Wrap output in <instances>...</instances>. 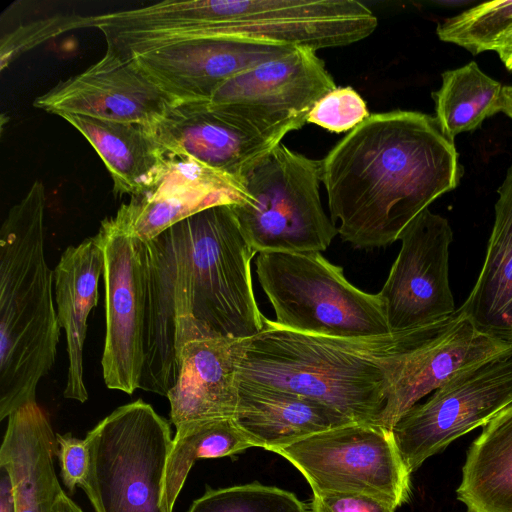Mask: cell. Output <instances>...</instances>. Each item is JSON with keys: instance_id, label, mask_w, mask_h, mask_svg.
<instances>
[{"instance_id": "obj_1", "label": "cell", "mask_w": 512, "mask_h": 512, "mask_svg": "<svg viewBox=\"0 0 512 512\" xmlns=\"http://www.w3.org/2000/svg\"><path fill=\"white\" fill-rule=\"evenodd\" d=\"M454 140L428 114L370 115L321 160V179L338 234L356 249L386 247L441 195L460 183Z\"/></svg>"}, {"instance_id": "obj_2", "label": "cell", "mask_w": 512, "mask_h": 512, "mask_svg": "<svg viewBox=\"0 0 512 512\" xmlns=\"http://www.w3.org/2000/svg\"><path fill=\"white\" fill-rule=\"evenodd\" d=\"M263 329L238 340V380L303 395L353 422L380 425L390 393L429 326L370 337L288 330L264 316Z\"/></svg>"}, {"instance_id": "obj_3", "label": "cell", "mask_w": 512, "mask_h": 512, "mask_svg": "<svg viewBox=\"0 0 512 512\" xmlns=\"http://www.w3.org/2000/svg\"><path fill=\"white\" fill-rule=\"evenodd\" d=\"M45 203L36 180L0 230V420L36 402L56 359L60 325L44 255Z\"/></svg>"}, {"instance_id": "obj_4", "label": "cell", "mask_w": 512, "mask_h": 512, "mask_svg": "<svg viewBox=\"0 0 512 512\" xmlns=\"http://www.w3.org/2000/svg\"><path fill=\"white\" fill-rule=\"evenodd\" d=\"M232 205L207 208L167 229L184 289L180 351L192 340H242L263 329L264 316L256 303L251 275L256 252Z\"/></svg>"}, {"instance_id": "obj_5", "label": "cell", "mask_w": 512, "mask_h": 512, "mask_svg": "<svg viewBox=\"0 0 512 512\" xmlns=\"http://www.w3.org/2000/svg\"><path fill=\"white\" fill-rule=\"evenodd\" d=\"M255 266L282 328L344 338L391 332L379 294L358 289L320 252L261 253Z\"/></svg>"}, {"instance_id": "obj_6", "label": "cell", "mask_w": 512, "mask_h": 512, "mask_svg": "<svg viewBox=\"0 0 512 512\" xmlns=\"http://www.w3.org/2000/svg\"><path fill=\"white\" fill-rule=\"evenodd\" d=\"M321 160L278 144L247 174V202L233 204L256 253L325 251L338 234L320 199Z\"/></svg>"}, {"instance_id": "obj_7", "label": "cell", "mask_w": 512, "mask_h": 512, "mask_svg": "<svg viewBox=\"0 0 512 512\" xmlns=\"http://www.w3.org/2000/svg\"><path fill=\"white\" fill-rule=\"evenodd\" d=\"M85 440L90 464L80 486L96 512H163L171 429L151 405L138 399L116 408Z\"/></svg>"}, {"instance_id": "obj_8", "label": "cell", "mask_w": 512, "mask_h": 512, "mask_svg": "<svg viewBox=\"0 0 512 512\" xmlns=\"http://www.w3.org/2000/svg\"><path fill=\"white\" fill-rule=\"evenodd\" d=\"M273 452L287 459L309 483L313 494L351 492L370 495L396 509L411 497V473L392 430L351 422Z\"/></svg>"}, {"instance_id": "obj_9", "label": "cell", "mask_w": 512, "mask_h": 512, "mask_svg": "<svg viewBox=\"0 0 512 512\" xmlns=\"http://www.w3.org/2000/svg\"><path fill=\"white\" fill-rule=\"evenodd\" d=\"M511 403L512 348L457 371L392 428L409 472Z\"/></svg>"}, {"instance_id": "obj_10", "label": "cell", "mask_w": 512, "mask_h": 512, "mask_svg": "<svg viewBox=\"0 0 512 512\" xmlns=\"http://www.w3.org/2000/svg\"><path fill=\"white\" fill-rule=\"evenodd\" d=\"M316 51L295 47L260 63L226 81L208 102L240 125L281 142L336 88Z\"/></svg>"}, {"instance_id": "obj_11", "label": "cell", "mask_w": 512, "mask_h": 512, "mask_svg": "<svg viewBox=\"0 0 512 512\" xmlns=\"http://www.w3.org/2000/svg\"><path fill=\"white\" fill-rule=\"evenodd\" d=\"M401 248L378 292L391 332L428 326L456 312L449 284L453 232L428 208L403 230Z\"/></svg>"}, {"instance_id": "obj_12", "label": "cell", "mask_w": 512, "mask_h": 512, "mask_svg": "<svg viewBox=\"0 0 512 512\" xmlns=\"http://www.w3.org/2000/svg\"><path fill=\"white\" fill-rule=\"evenodd\" d=\"M103 250L106 336L102 371L106 386L132 394L144 364L145 271L143 242L105 218L95 235Z\"/></svg>"}, {"instance_id": "obj_13", "label": "cell", "mask_w": 512, "mask_h": 512, "mask_svg": "<svg viewBox=\"0 0 512 512\" xmlns=\"http://www.w3.org/2000/svg\"><path fill=\"white\" fill-rule=\"evenodd\" d=\"M175 104L133 57L124 58L109 49L99 61L61 80L33 102L34 107L59 116L75 114L150 127Z\"/></svg>"}, {"instance_id": "obj_14", "label": "cell", "mask_w": 512, "mask_h": 512, "mask_svg": "<svg viewBox=\"0 0 512 512\" xmlns=\"http://www.w3.org/2000/svg\"><path fill=\"white\" fill-rule=\"evenodd\" d=\"M295 47L210 36L172 43L133 57L176 103L209 101L226 81Z\"/></svg>"}, {"instance_id": "obj_15", "label": "cell", "mask_w": 512, "mask_h": 512, "mask_svg": "<svg viewBox=\"0 0 512 512\" xmlns=\"http://www.w3.org/2000/svg\"><path fill=\"white\" fill-rule=\"evenodd\" d=\"M152 130L167 154L243 183L254 166L281 143L240 125L208 101L173 105Z\"/></svg>"}, {"instance_id": "obj_16", "label": "cell", "mask_w": 512, "mask_h": 512, "mask_svg": "<svg viewBox=\"0 0 512 512\" xmlns=\"http://www.w3.org/2000/svg\"><path fill=\"white\" fill-rule=\"evenodd\" d=\"M170 170L150 193L131 197L113 218L126 233L148 242L169 227L218 205L247 202L244 183L196 162L168 155Z\"/></svg>"}, {"instance_id": "obj_17", "label": "cell", "mask_w": 512, "mask_h": 512, "mask_svg": "<svg viewBox=\"0 0 512 512\" xmlns=\"http://www.w3.org/2000/svg\"><path fill=\"white\" fill-rule=\"evenodd\" d=\"M510 348L512 345L480 333L459 309L431 324L394 385L380 425L392 430L411 407L457 371Z\"/></svg>"}, {"instance_id": "obj_18", "label": "cell", "mask_w": 512, "mask_h": 512, "mask_svg": "<svg viewBox=\"0 0 512 512\" xmlns=\"http://www.w3.org/2000/svg\"><path fill=\"white\" fill-rule=\"evenodd\" d=\"M238 340L209 337L182 346L180 373L166 396L175 427L197 420L233 418L238 391Z\"/></svg>"}, {"instance_id": "obj_19", "label": "cell", "mask_w": 512, "mask_h": 512, "mask_svg": "<svg viewBox=\"0 0 512 512\" xmlns=\"http://www.w3.org/2000/svg\"><path fill=\"white\" fill-rule=\"evenodd\" d=\"M234 421L253 447L268 451L353 422L334 408L293 392L238 380Z\"/></svg>"}, {"instance_id": "obj_20", "label": "cell", "mask_w": 512, "mask_h": 512, "mask_svg": "<svg viewBox=\"0 0 512 512\" xmlns=\"http://www.w3.org/2000/svg\"><path fill=\"white\" fill-rule=\"evenodd\" d=\"M57 448L49 419L36 402L8 416L0 465L12 479L15 512H53L63 492L54 469Z\"/></svg>"}, {"instance_id": "obj_21", "label": "cell", "mask_w": 512, "mask_h": 512, "mask_svg": "<svg viewBox=\"0 0 512 512\" xmlns=\"http://www.w3.org/2000/svg\"><path fill=\"white\" fill-rule=\"evenodd\" d=\"M61 117L78 130L101 157L117 196L150 193L170 170L169 157L150 126L75 114Z\"/></svg>"}, {"instance_id": "obj_22", "label": "cell", "mask_w": 512, "mask_h": 512, "mask_svg": "<svg viewBox=\"0 0 512 512\" xmlns=\"http://www.w3.org/2000/svg\"><path fill=\"white\" fill-rule=\"evenodd\" d=\"M103 269V250L93 236L67 247L53 271L57 318L66 333L69 360L63 395L81 403L88 399L83 377L87 320L98 303V284Z\"/></svg>"}, {"instance_id": "obj_23", "label": "cell", "mask_w": 512, "mask_h": 512, "mask_svg": "<svg viewBox=\"0 0 512 512\" xmlns=\"http://www.w3.org/2000/svg\"><path fill=\"white\" fill-rule=\"evenodd\" d=\"M497 192L484 263L458 309L480 333L512 345V165Z\"/></svg>"}, {"instance_id": "obj_24", "label": "cell", "mask_w": 512, "mask_h": 512, "mask_svg": "<svg viewBox=\"0 0 512 512\" xmlns=\"http://www.w3.org/2000/svg\"><path fill=\"white\" fill-rule=\"evenodd\" d=\"M456 494L466 512H512V403L470 445Z\"/></svg>"}, {"instance_id": "obj_25", "label": "cell", "mask_w": 512, "mask_h": 512, "mask_svg": "<svg viewBox=\"0 0 512 512\" xmlns=\"http://www.w3.org/2000/svg\"><path fill=\"white\" fill-rule=\"evenodd\" d=\"M252 443L233 418L186 422L176 427L168 454L161 499L163 512H172L195 461L238 454Z\"/></svg>"}, {"instance_id": "obj_26", "label": "cell", "mask_w": 512, "mask_h": 512, "mask_svg": "<svg viewBox=\"0 0 512 512\" xmlns=\"http://www.w3.org/2000/svg\"><path fill=\"white\" fill-rule=\"evenodd\" d=\"M441 77L442 85L432 98L435 118L449 139L477 129L486 118L502 112L504 86L486 75L475 61L444 71Z\"/></svg>"}, {"instance_id": "obj_27", "label": "cell", "mask_w": 512, "mask_h": 512, "mask_svg": "<svg viewBox=\"0 0 512 512\" xmlns=\"http://www.w3.org/2000/svg\"><path fill=\"white\" fill-rule=\"evenodd\" d=\"M439 39L465 48L473 55L495 51L512 71V1L479 4L445 19L436 28Z\"/></svg>"}, {"instance_id": "obj_28", "label": "cell", "mask_w": 512, "mask_h": 512, "mask_svg": "<svg viewBox=\"0 0 512 512\" xmlns=\"http://www.w3.org/2000/svg\"><path fill=\"white\" fill-rule=\"evenodd\" d=\"M187 512H308L290 491L253 482L220 489L207 487Z\"/></svg>"}, {"instance_id": "obj_29", "label": "cell", "mask_w": 512, "mask_h": 512, "mask_svg": "<svg viewBox=\"0 0 512 512\" xmlns=\"http://www.w3.org/2000/svg\"><path fill=\"white\" fill-rule=\"evenodd\" d=\"M369 116L366 102L352 87H336L314 105L307 123L340 133L352 130Z\"/></svg>"}, {"instance_id": "obj_30", "label": "cell", "mask_w": 512, "mask_h": 512, "mask_svg": "<svg viewBox=\"0 0 512 512\" xmlns=\"http://www.w3.org/2000/svg\"><path fill=\"white\" fill-rule=\"evenodd\" d=\"M57 457L64 485L74 492L77 485L85 480L90 464V452L85 439L72 436L71 433L56 434Z\"/></svg>"}, {"instance_id": "obj_31", "label": "cell", "mask_w": 512, "mask_h": 512, "mask_svg": "<svg viewBox=\"0 0 512 512\" xmlns=\"http://www.w3.org/2000/svg\"><path fill=\"white\" fill-rule=\"evenodd\" d=\"M312 512H395L390 503L361 493L323 492L313 494Z\"/></svg>"}, {"instance_id": "obj_32", "label": "cell", "mask_w": 512, "mask_h": 512, "mask_svg": "<svg viewBox=\"0 0 512 512\" xmlns=\"http://www.w3.org/2000/svg\"><path fill=\"white\" fill-rule=\"evenodd\" d=\"M0 512H15L14 491L8 470L0 465Z\"/></svg>"}, {"instance_id": "obj_33", "label": "cell", "mask_w": 512, "mask_h": 512, "mask_svg": "<svg viewBox=\"0 0 512 512\" xmlns=\"http://www.w3.org/2000/svg\"><path fill=\"white\" fill-rule=\"evenodd\" d=\"M53 512H83L63 491L56 499Z\"/></svg>"}, {"instance_id": "obj_34", "label": "cell", "mask_w": 512, "mask_h": 512, "mask_svg": "<svg viewBox=\"0 0 512 512\" xmlns=\"http://www.w3.org/2000/svg\"><path fill=\"white\" fill-rule=\"evenodd\" d=\"M502 112L512 119V86H504L503 88Z\"/></svg>"}]
</instances>
